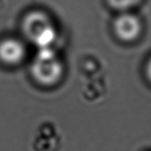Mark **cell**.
<instances>
[{
    "mask_svg": "<svg viewBox=\"0 0 151 151\" xmlns=\"http://www.w3.org/2000/svg\"><path fill=\"white\" fill-rule=\"evenodd\" d=\"M50 51L49 47L43 48L31 67V75L36 81L46 86L57 84L63 75L62 64Z\"/></svg>",
    "mask_w": 151,
    "mask_h": 151,
    "instance_id": "obj_1",
    "label": "cell"
},
{
    "mask_svg": "<svg viewBox=\"0 0 151 151\" xmlns=\"http://www.w3.org/2000/svg\"><path fill=\"white\" fill-rule=\"evenodd\" d=\"M23 30L31 41L42 48L49 47L56 37L55 29L49 18L39 12H34L26 17Z\"/></svg>",
    "mask_w": 151,
    "mask_h": 151,
    "instance_id": "obj_2",
    "label": "cell"
},
{
    "mask_svg": "<svg viewBox=\"0 0 151 151\" xmlns=\"http://www.w3.org/2000/svg\"><path fill=\"white\" fill-rule=\"evenodd\" d=\"M26 56L24 45L14 38H8L0 43V60L8 66H16Z\"/></svg>",
    "mask_w": 151,
    "mask_h": 151,
    "instance_id": "obj_3",
    "label": "cell"
},
{
    "mask_svg": "<svg viewBox=\"0 0 151 151\" xmlns=\"http://www.w3.org/2000/svg\"><path fill=\"white\" fill-rule=\"evenodd\" d=\"M114 29L120 39L132 41L139 36L140 32V23L135 16L132 14H123L116 20Z\"/></svg>",
    "mask_w": 151,
    "mask_h": 151,
    "instance_id": "obj_4",
    "label": "cell"
},
{
    "mask_svg": "<svg viewBox=\"0 0 151 151\" xmlns=\"http://www.w3.org/2000/svg\"><path fill=\"white\" fill-rule=\"evenodd\" d=\"M139 0H109V4L116 9H126L136 5Z\"/></svg>",
    "mask_w": 151,
    "mask_h": 151,
    "instance_id": "obj_5",
    "label": "cell"
},
{
    "mask_svg": "<svg viewBox=\"0 0 151 151\" xmlns=\"http://www.w3.org/2000/svg\"><path fill=\"white\" fill-rule=\"evenodd\" d=\"M147 75L148 78L151 81V59L147 62Z\"/></svg>",
    "mask_w": 151,
    "mask_h": 151,
    "instance_id": "obj_6",
    "label": "cell"
}]
</instances>
